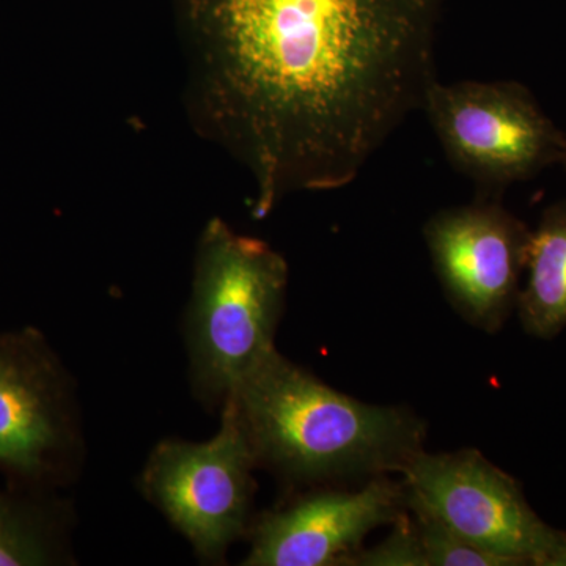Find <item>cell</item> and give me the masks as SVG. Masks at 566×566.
<instances>
[{
	"label": "cell",
	"mask_w": 566,
	"mask_h": 566,
	"mask_svg": "<svg viewBox=\"0 0 566 566\" xmlns=\"http://www.w3.org/2000/svg\"><path fill=\"white\" fill-rule=\"evenodd\" d=\"M189 114L255 182L253 214L352 185L422 109L444 0H174Z\"/></svg>",
	"instance_id": "1"
},
{
	"label": "cell",
	"mask_w": 566,
	"mask_h": 566,
	"mask_svg": "<svg viewBox=\"0 0 566 566\" xmlns=\"http://www.w3.org/2000/svg\"><path fill=\"white\" fill-rule=\"evenodd\" d=\"M69 395L57 357L32 327L0 335V472L41 483L69 446Z\"/></svg>",
	"instance_id": "8"
},
{
	"label": "cell",
	"mask_w": 566,
	"mask_h": 566,
	"mask_svg": "<svg viewBox=\"0 0 566 566\" xmlns=\"http://www.w3.org/2000/svg\"><path fill=\"white\" fill-rule=\"evenodd\" d=\"M422 111L447 159L495 197L560 164L566 136L551 122L527 87L515 81L431 82Z\"/></svg>",
	"instance_id": "4"
},
{
	"label": "cell",
	"mask_w": 566,
	"mask_h": 566,
	"mask_svg": "<svg viewBox=\"0 0 566 566\" xmlns=\"http://www.w3.org/2000/svg\"><path fill=\"white\" fill-rule=\"evenodd\" d=\"M289 264L256 238L211 219L200 234L189 305V352L197 386L226 400L275 349Z\"/></svg>",
	"instance_id": "3"
},
{
	"label": "cell",
	"mask_w": 566,
	"mask_h": 566,
	"mask_svg": "<svg viewBox=\"0 0 566 566\" xmlns=\"http://www.w3.org/2000/svg\"><path fill=\"white\" fill-rule=\"evenodd\" d=\"M256 463L240 415L227 398L218 434L202 444L161 442L142 486L200 557L218 560L248 526Z\"/></svg>",
	"instance_id": "6"
},
{
	"label": "cell",
	"mask_w": 566,
	"mask_h": 566,
	"mask_svg": "<svg viewBox=\"0 0 566 566\" xmlns=\"http://www.w3.org/2000/svg\"><path fill=\"white\" fill-rule=\"evenodd\" d=\"M527 281L516 307L528 334L551 338L566 327V200L547 208L531 232Z\"/></svg>",
	"instance_id": "10"
},
{
	"label": "cell",
	"mask_w": 566,
	"mask_h": 566,
	"mask_svg": "<svg viewBox=\"0 0 566 566\" xmlns=\"http://www.w3.org/2000/svg\"><path fill=\"white\" fill-rule=\"evenodd\" d=\"M436 274L453 307L495 333L516 307L531 230L495 197L436 212L424 226Z\"/></svg>",
	"instance_id": "7"
},
{
	"label": "cell",
	"mask_w": 566,
	"mask_h": 566,
	"mask_svg": "<svg viewBox=\"0 0 566 566\" xmlns=\"http://www.w3.org/2000/svg\"><path fill=\"white\" fill-rule=\"evenodd\" d=\"M406 502L512 566H566V532L527 504L513 476L475 450L417 453L405 465Z\"/></svg>",
	"instance_id": "5"
},
{
	"label": "cell",
	"mask_w": 566,
	"mask_h": 566,
	"mask_svg": "<svg viewBox=\"0 0 566 566\" xmlns=\"http://www.w3.org/2000/svg\"><path fill=\"white\" fill-rule=\"evenodd\" d=\"M346 565L360 566H427L415 520L405 513L394 523L392 534L367 551H356Z\"/></svg>",
	"instance_id": "13"
},
{
	"label": "cell",
	"mask_w": 566,
	"mask_h": 566,
	"mask_svg": "<svg viewBox=\"0 0 566 566\" xmlns=\"http://www.w3.org/2000/svg\"><path fill=\"white\" fill-rule=\"evenodd\" d=\"M560 164H562V166H564V167H565V169H566V144H565L564 155H562Z\"/></svg>",
	"instance_id": "14"
},
{
	"label": "cell",
	"mask_w": 566,
	"mask_h": 566,
	"mask_svg": "<svg viewBox=\"0 0 566 566\" xmlns=\"http://www.w3.org/2000/svg\"><path fill=\"white\" fill-rule=\"evenodd\" d=\"M50 521L39 506L0 493V566L54 564Z\"/></svg>",
	"instance_id": "11"
},
{
	"label": "cell",
	"mask_w": 566,
	"mask_h": 566,
	"mask_svg": "<svg viewBox=\"0 0 566 566\" xmlns=\"http://www.w3.org/2000/svg\"><path fill=\"white\" fill-rule=\"evenodd\" d=\"M227 398L256 460L294 479L401 472L423 450L424 427L411 412L337 392L277 349Z\"/></svg>",
	"instance_id": "2"
},
{
	"label": "cell",
	"mask_w": 566,
	"mask_h": 566,
	"mask_svg": "<svg viewBox=\"0 0 566 566\" xmlns=\"http://www.w3.org/2000/svg\"><path fill=\"white\" fill-rule=\"evenodd\" d=\"M408 512L403 483L378 475L363 490L326 491L264 516L244 565H346L365 536Z\"/></svg>",
	"instance_id": "9"
},
{
	"label": "cell",
	"mask_w": 566,
	"mask_h": 566,
	"mask_svg": "<svg viewBox=\"0 0 566 566\" xmlns=\"http://www.w3.org/2000/svg\"><path fill=\"white\" fill-rule=\"evenodd\" d=\"M415 513V524L427 566H512L505 558L468 542L433 517Z\"/></svg>",
	"instance_id": "12"
}]
</instances>
